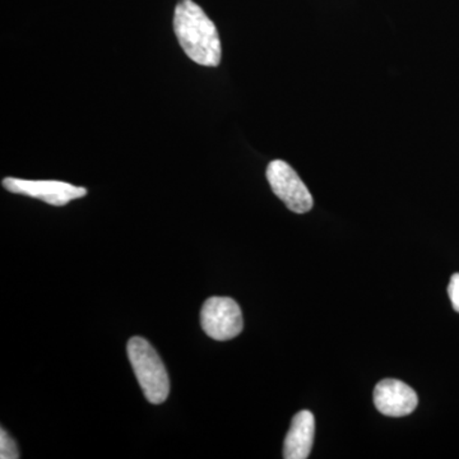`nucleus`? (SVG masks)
Returning <instances> with one entry per match:
<instances>
[{"label":"nucleus","instance_id":"f257e3e1","mask_svg":"<svg viewBox=\"0 0 459 459\" xmlns=\"http://www.w3.org/2000/svg\"><path fill=\"white\" fill-rule=\"evenodd\" d=\"M174 31L181 49L193 62L204 66L221 63L219 31L210 17L193 0H180L175 8Z\"/></svg>","mask_w":459,"mask_h":459},{"label":"nucleus","instance_id":"f03ea898","mask_svg":"<svg viewBox=\"0 0 459 459\" xmlns=\"http://www.w3.org/2000/svg\"><path fill=\"white\" fill-rule=\"evenodd\" d=\"M126 351L146 400L152 404L164 403L170 394V379L159 353L142 337L131 338Z\"/></svg>","mask_w":459,"mask_h":459},{"label":"nucleus","instance_id":"7ed1b4c3","mask_svg":"<svg viewBox=\"0 0 459 459\" xmlns=\"http://www.w3.org/2000/svg\"><path fill=\"white\" fill-rule=\"evenodd\" d=\"M267 180L272 190L295 213H307L313 208V195L287 162L274 160L267 168Z\"/></svg>","mask_w":459,"mask_h":459},{"label":"nucleus","instance_id":"20e7f679","mask_svg":"<svg viewBox=\"0 0 459 459\" xmlns=\"http://www.w3.org/2000/svg\"><path fill=\"white\" fill-rule=\"evenodd\" d=\"M201 325L205 334L213 340H232L243 331V314L232 299L211 298L202 307Z\"/></svg>","mask_w":459,"mask_h":459},{"label":"nucleus","instance_id":"39448f33","mask_svg":"<svg viewBox=\"0 0 459 459\" xmlns=\"http://www.w3.org/2000/svg\"><path fill=\"white\" fill-rule=\"evenodd\" d=\"M3 186L14 195L40 199L45 204L63 207L74 199L87 195V189L56 180H23L16 178H5Z\"/></svg>","mask_w":459,"mask_h":459},{"label":"nucleus","instance_id":"423d86ee","mask_svg":"<svg viewBox=\"0 0 459 459\" xmlns=\"http://www.w3.org/2000/svg\"><path fill=\"white\" fill-rule=\"evenodd\" d=\"M374 403L380 413L391 418L410 415L419 403L418 394L406 383L385 379L374 389Z\"/></svg>","mask_w":459,"mask_h":459},{"label":"nucleus","instance_id":"0eeeda50","mask_svg":"<svg viewBox=\"0 0 459 459\" xmlns=\"http://www.w3.org/2000/svg\"><path fill=\"white\" fill-rule=\"evenodd\" d=\"M316 419L310 411H300L292 419L291 427L286 435L283 458L307 459L312 452Z\"/></svg>","mask_w":459,"mask_h":459},{"label":"nucleus","instance_id":"6e6552de","mask_svg":"<svg viewBox=\"0 0 459 459\" xmlns=\"http://www.w3.org/2000/svg\"><path fill=\"white\" fill-rule=\"evenodd\" d=\"M0 458H20V453H18L16 442L9 437V434L4 430V429H2V434H0Z\"/></svg>","mask_w":459,"mask_h":459},{"label":"nucleus","instance_id":"1a4fd4ad","mask_svg":"<svg viewBox=\"0 0 459 459\" xmlns=\"http://www.w3.org/2000/svg\"><path fill=\"white\" fill-rule=\"evenodd\" d=\"M448 295L451 298L452 307L459 313V273H455L449 282Z\"/></svg>","mask_w":459,"mask_h":459}]
</instances>
